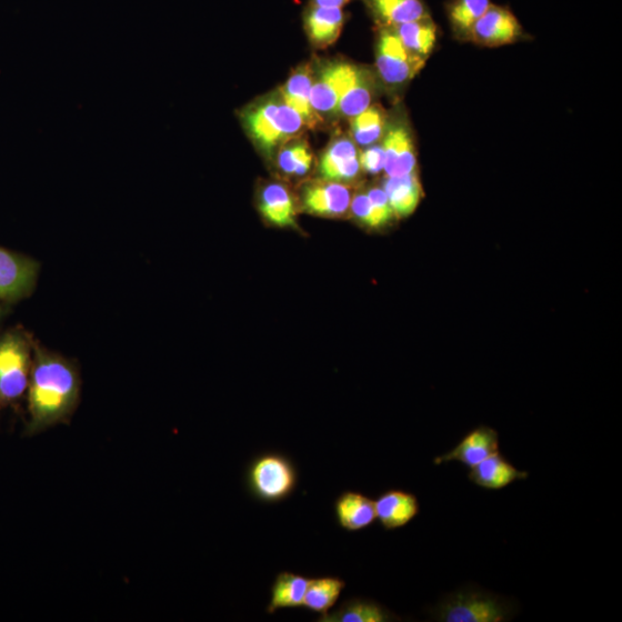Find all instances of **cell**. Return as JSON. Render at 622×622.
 Here are the masks:
<instances>
[{
  "instance_id": "6da1fadb",
  "label": "cell",
  "mask_w": 622,
  "mask_h": 622,
  "mask_svg": "<svg viewBox=\"0 0 622 622\" xmlns=\"http://www.w3.org/2000/svg\"><path fill=\"white\" fill-rule=\"evenodd\" d=\"M81 397L78 365L34 341L33 363L27 391L26 435H37L70 423Z\"/></svg>"
},
{
  "instance_id": "7a4b0ae2",
  "label": "cell",
  "mask_w": 622,
  "mask_h": 622,
  "mask_svg": "<svg viewBox=\"0 0 622 622\" xmlns=\"http://www.w3.org/2000/svg\"><path fill=\"white\" fill-rule=\"evenodd\" d=\"M241 119L247 134L267 158H272L287 142L300 138L307 129L302 117L285 103L279 91L249 106Z\"/></svg>"
},
{
  "instance_id": "3957f363",
  "label": "cell",
  "mask_w": 622,
  "mask_h": 622,
  "mask_svg": "<svg viewBox=\"0 0 622 622\" xmlns=\"http://www.w3.org/2000/svg\"><path fill=\"white\" fill-rule=\"evenodd\" d=\"M34 341L23 330L0 335V411L16 407L28 391Z\"/></svg>"
},
{
  "instance_id": "277c9868",
  "label": "cell",
  "mask_w": 622,
  "mask_h": 622,
  "mask_svg": "<svg viewBox=\"0 0 622 622\" xmlns=\"http://www.w3.org/2000/svg\"><path fill=\"white\" fill-rule=\"evenodd\" d=\"M515 614V606L489 591L463 588L448 595L431 611L441 622H506Z\"/></svg>"
},
{
  "instance_id": "5b68a950",
  "label": "cell",
  "mask_w": 622,
  "mask_h": 622,
  "mask_svg": "<svg viewBox=\"0 0 622 622\" xmlns=\"http://www.w3.org/2000/svg\"><path fill=\"white\" fill-rule=\"evenodd\" d=\"M298 482L295 463L279 452L260 454L249 463L245 473L248 491L263 504L287 501L295 491Z\"/></svg>"
},
{
  "instance_id": "8992f818",
  "label": "cell",
  "mask_w": 622,
  "mask_h": 622,
  "mask_svg": "<svg viewBox=\"0 0 622 622\" xmlns=\"http://www.w3.org/2000/svg\"><path fill=\"white\" fill-rule=\"evenodd\" d=\"M425 61L411 54L390 27H380L377 44V69L389 88L408 84L424 67Z\"/></svg>"
},
{
  "instance_id": "52a82bcc",
  "label": "cell",
  "mask_w": 622,
  "mask_h": 622,
  "mask_svg": "<svg viewBox=\"0 0 622 622\" xmlns=\"http://www.w3.org/2000/svg\"><path fill=\"white\" fill-rule=\"evenodd\" d=\"M40 264L0 247V300L18 302L34 292Z\"/></svg>"
},
{
  "instance_id": "ba28073f",
  "label": "cell",
  "mask_w": 622,
  "mask_h": 622,
  "mask_svg": "<svg viewBox=\"0 0 622 622\" xmlns=\"http://www.w3.org/2000/svg\"><path fill=\"white\" fill-rule=\"evenodd\" d=\"M522 33V27L510 9L491 4L474 24L469 41L496 48L516 42Z\"/></svg>"
},
{
  "instance_id": "9c48e42d",
  "label": "cell",
  "mask_w": 622,
  "mask_h": 622,
  "mask_svg": "<svg viewBox=\"0 0 622 622\" xmlns=\"http://www.w3.org/2000/svg\"><path fill=\"white\" fill-rule=\"evenodd\" d=\"M349 67L350 62L347 61H328L318 71H314L310 103L322 120L338 114L341 90L344 87Z\"/></svg>"
},
{
  "instance_id": "30bf717a",
  "label": "cell",
  "mask_w": 622,
  "mask_h": 622,
  "mask_svg": "<svg viewBox=\"0 0 622 622\" xmlns=\"http://www.w3.org/2000/svg\"><path fill=\"white\" fill-rule=\"evenodd\" d=\"M301 200L309 213L338 218L350 210L352 192L347 183L322 180L307 184Z\"/></svg>"
},
{
  "instance_id": "8fae6325",
  "label": "cell",
  "mask_w": 622,
  "mask_h": 622,
  "mask_svg": "<svg viewBox=\"0 0 622 622\" xmlns=\"http://www.w3.org/2000/svg\"><path fill=\"white\" fill-rule=\"evenodd\" d=\"M385 152L384 171L387 177L408 175L417 171V150L411 130L407 123L388 124L381 141Z\"/></svg>"
},
{
  "instance_id": "7c38bea8",
  "label": "cell",
  "mask_w": 622,
  "mask_h": 622,
  "mask_svg": "<svg viewBox=\"0 0 622 622\" xmlns=\"http://www.w3.org/2000/svg\"><path fill=\"white\" fill-rule=\"evenodd\" d=\"M322 180L349 183L361 173L358 146L351 138L340 137L324 150L319 163Z\"/></svg>"
},
{
  "instance_id": "4fadbf2b",
  "label": "cell",
  "mask_w": 622,
  "mask_h": 622,
  "mask_svg": "<svg viewBox=\"0 0 622 622\" xmlns=\"http://www.w3.org/2000/svg\"><path fill=\"white\" fill-rule=\"evenodd\" d=\"M496 452H500V433L490 427L480 425L466 433L454 449L434 458L433 463L440 465L454 461L471 470Z\"/></svg>"
},
{
  "instance_id": "5bb4252c",
  "label": "cell",
  "mask_w": 622,
  "mask_h": 622,
  "mask_svg": "<svg viewBox=\"0 0 622 622\" xmlns=\"http://www.w3.org/2000/svg\"><path fill=\"white\" fill-rule=\"evenodd\" d=\"M377 78L364 68L351 64L342 87L338 106V114L352 119L372 104L375 97Z\"/></svg>"
},
{
  "instance_id": "9a60e30c",
  "label": "cell",
  "mask_w": 622,
  "mask_h": 622,
  "mask_svg": "<svg viewBox=\"0 0 622 622\" xmlns=\"http://www.w3.org/2000/svg\"><path fill=\"white\" fill-rule=\"evenodd\" d=\"M378 520L387 532L410 524L421 512L418 496L409 491L391 489L375 501Z\"/></svg>"
},
{
  "instance_id": "2e32d148",
  "label": "cell",
  "mask_w": 622,
  "mask_h": 622,
  "mask_svg": "<svg viewBox=\"0 0 622 622\" xmlns=\"http://www.w3.org/2000/svg\"><path fill=\"white\" fill-rule=\"evenodd\" d=\"M529 473L520 471L501 452H496L470 470L469 480L490 491L503 490L518 481H524Z\"/></svg>"
},
{
  "instance_id": "e0dca14e",
  "label": "cell",
  "mask_w": 622,
  "mask_h": 622,
  "mask_svg": "<svg viewBox=\"0 0 622 622\" xmlns=\"http://www.w3.org/2000/svg\"><path fill=\"white\" fill-rule=\"evenodd\" d=\"M334 512L340 528L350 533L364 531L378 520L375 501L357 491L342 492L334 503Z\"/></svg>"
},
{
  "instance_id": "ac0fdd59",
  "label": "cell",
  "mask_w": 622,
  "mask_h": 622,
  "mask_svg": "<svg viewBox=\"0 0 622 622\" xmlns=\"http://www.w3.org/2000/svg\"><path fill=\"white\" fill-rule=\"evenodd\" d=\"M313 81L314 70L309 66H303L292 73L284 87L279 89L280 97L302 117L307 128L310 129H314L323 122L310 103Z\"/></svg>"
},
{
  "instance_id": "d6986e66",
  "label": "cell",
  "mask_w": 622,
  "mask_h": 622,
  "mask_svg": "<svg viewBox=\"0 0 622 622\" xmlns=\"http://www.w3.org/2000/svg\"><path fill=\"white\" fill-rule=\"evenodd\" d=\"M344 22L345 14L341 9L311 6L304 14V28L309 41L319 49L334 44Z\"/></svg>"
},
{
  "instance_id": "ffe728a7",
  "label": "cell",
  "mask_w": 622,
  "mask_h": 622,
  "mask_svg": "<svg viewBox=\"0 0 622 622\" xmlns=\"http://www.w3.org/2000/svg\"><path fill=\"white\" fill-rule=\"evenodd\" d=\"M259 208L265 220L278 228L295 227L297 208L285 184L273 182L264 187Z\"/></svg>"
},
{
  "instance_id": "44dd1931",
  "label": "cell",
  "mask_w": 622,
  "mask_h": 622,
  "mask_svg": "<svg viewBox=\"0 0 622 622\" xmlns=\"http://www.w3.org/2000/svg\"><path fill=\"white\" fill-rule=\"evenodd\" d=\"M379 27H393L430 17L422 0H363Z\"/></svg>"
},
{
  "instance_id": "7402d4cb",
  "label": "cell",
  "mask_w": 622,
  "mask_h": 622,
  "mask_svg": "<svg viewBox=\"0 0 622 622\" xmlns=\"http://www.w3.org/2000/svg\"><path fill=\"white\" fill-rule=\"evenodd\" d=\"M401 44L414 57L425 61L438 43L439 29L431 17L390 27Z\"/></svg>"
},
{
  "instance_id": "603a6c76",
  "label": "cell",
  "mask_w": 622,
  "mask_h": 622,
  "mask_svg": "<svg viewBox=\"0 0 622 622\" xmlns=\"http://www.w3.org/2000/svg\"><path fill=\"white\" fill-rule=\"evenodd\" d=\"M383 190L398 218L411 215L423 198L422 184L417 171L402 177H387Z\"/></svg>"
},
{
  "instance_id": "cb8c5ba5",
  "label": "cell",
  "mask_w": 622,
  "mask_h": 622,
  "mask_svg": "<svg viewBox=\"0 0 622 622\" xmlns=\"http://www.w3.org/2000/svg\"><path fill=\"white\" fill-rule=\"evenodd\" d=\"M399 616L377 601L353 599L342 603L333 612L318 619L319 622H391Z\"/></svg>"
},
{
  "instance_id": "d4e9b609",
  "label": "cell",
  "mask_w": 622,
  "mask_h": 622,
  "mask_svg": "<svg viewBox=\"0 0 622 622\" xmlns=\"http://www.w3.org/2000/svg\"><path fill=\"white\" fill-rule=\"evenodd\" d=\"M310 579L291 572L279 573L271 586L269 614L282 609L302 608Z\"/></svg>"
},
{
  "instance_id": "484cf974",
  "label": "cell",
  "mask_w": 622,
  "mask_h": 622,
  "mask_svg": "<svg viewBox=\"0 0 622 622\" xmlns=\"http://www.w3.org/2000/svg\"><path fill=\"white\" fill-rule=\"evenodd\" d=\"M351 120V139L365 148L380 143L388 129V114L380 104H371Z\"/></svg>"
},
{
  "instance_id": "4316f807",
  "label": "cell",
  "mask_w": 622,
  "mask_h": 622,
  "mask_svg": "<svg viewBox=\"0 0 622 622\" xmlns=\"http://www.w3.org/2000/svg\"><path fill=\"white\" fill-rule=\"evenodd\" d=\"M347 582L339 578L310 579L302 608L310 612L327 614L337 604Z\"/></svg>"
},
{
  "instance_id": "83f0119b",
  "label": "cell",
  "mask_w": 622,
  "mask_h": 622,
  "mask_svg": "<svg viewBox=\"0 0 622 622\" xmlns=\"http://www.w3.org/2000/svg\"><path fill=\"white\" fill-rule=\"evenodd\" d=\"M490 7V0H451L447 12L455 38L469 41L474 24Z\"/></svg>"
},
{
  "instance_id": "f1b7e54d",
  "label": "cell",
  "mask_w": 622,
  "mask_h": 622,
  "mask_svg": "<svg viewBox=\"0 0 622 622\" xmlns=\"http://www.w3.org/2000/svg\"><path fill=\"white\" fill-rule=\"evenodd\" d=\"M314 163V154L302 138L293 139L280 147L277 152V165L290 177H304Z\"/></svg>"
},
{
  "instance_id": "f546056e",
  "label": "cell",
  "mask_w": 622,
  "mask_h": 622,
  "mask_svg": "<svg viewBox=\"0 0 622 622\" xmlns=\"http://www.w3.org/2000/svg\"><path fill=\"white\" fill-rule=\"evenodd\" d=\"M361 171L368 174H380L384 171L385 152L382 143L365 147L359 152Z\"/></svg>"
},
{
  "instance_id": "4dcf8cb0",
  "label": "cell",
  "mask_w": 622,
  "mask_h": 622,
  "mask_svg": "<svg viewBox=\"0 0 622 622\" xmlns=\"http://www.w3.org/2000/svg\"><path fill=\"white\" fill-rule=\"evenodd\" d=\"M367 195L373 211L377 213L380 227L383 228L388 225L395 215L383 187H372V189L367 192Z\"/></svg>"
},
{
  "instance_id": "1f68e13d",
  "label": "cell",
  "mask_w": 622,
  "mask_h": 622,
  "mask_svg": "<svg viewBox=\"0 0 622 622\" xmlns=\"http://www.w3.org/2000/svg\"><path fill=\"white\" fill-rule=\"evenodd\" d=\"M351 211L357 220L363 225L370 229H380V223L375 211L371 205V202L367 193H359L352 198Z\"/></svg>"
},
{
  "instance_id": "d6a6232c",
  "label": "cell",
  "mask_w": 622,
  "mask_h": 622,
  "mask_svg": "<svg viewBox=\"0 0 622 622\" xmlns=\"http://www.w3.org/2000/svg\"><path fill=\"white\" fill-rule=\"evenodd\" d=\"M311 2L320 8L341 9L350 3L351 0H311Z\"/></svg>"
}]
</instances>
